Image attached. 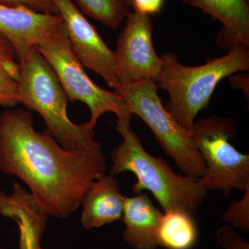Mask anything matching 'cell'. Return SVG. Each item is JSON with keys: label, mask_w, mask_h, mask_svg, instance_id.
<instances>
[{"label": "cell", "mask_w": 249, "mask_h": 249, "mask_svg": "<svg viewBox=\"0 0 249 249\" xmlns=\"http://www.w3.org/2000/svg\"><path fill=\"white\" fill-rule=\"evenodd\" d=\"M107 170L101 142L78 150L61 146L47 129L37 132L29 111L0 115V171L20 178L49 216L66 219L92 181Z\"/></svg>", "instance_id": "cell-1"}, {"label": "cell", "mask_w": 249, "mask_h": 249, "mask_svg": "<svg viewBox=\"0 0 249 249\" xmlns=\"http://www.w3.org/2000/svg\"><path fill=\"white\" fill-rule=\"evenodd\" d=\"M115 128L123 139L111 152L109 173L114 176L133 173L137 181L132 191L135 194L150 192L165 212L179 211L192 215L197 212L208 191L199 179L175 173L166 160L149 154L131 124L116 121Z\"/></svg>", "instance_id": "cell-2"}, {"label": "cell", "mask_w": 249, "mask_h": 249, "mask_svg": "<svg viewBox=\"0 0 249 249\" xmlns=\"http://www.w3.org/2000/svg\"><path fill=\"white\" fill-rule=\"evenodd\" d=\"M227 52L196 67L182 65L173 52L161 55L163 67L157 85L168 93L169 101L165 107L188 132L199 111L209 106L219 82L249 70V46L236 45Z\"/></svg>", "instance_id": "cell-3"}, {"label": "cell", "mask_w": 249, "mask_h": 249, "mask_svg": "<svg viewBox=\"0 0 249 249\" xmlns=\"http://www.w3.org/2000/svg\"><path fill=\"white\" fill-rule=\"evenodd\" d=\"M20 64L18 101L38 113L47 129L64 148H85L96 142L95 132L88 124H75L67 112L66 93L56 73L37 47Z\"/></svg>", "instance_id": "cell-4"}, {"label": "cell", "mask_w": 249, "mask_h": 249, "mask_svg": "<svg viewBox=\"0 0 249 249\" xmlns=\"http://www.w3.org/2000/svg\"><path fill=\"white\" fill-rule=\"evenodd\" d=\"M190 133L206 165L199 181L206 191H220L227 197L233 190L249 189V155L229 142L237 134L234 119L218 116L198 119Z\"/></svg>", "instance_id": "cell-5"}, {"label": "cell", "mask_w": 249, "mask_h": 249, "mask_svg": "<svg viewBox=\"0 0 249 249\" xmlns=\"http://www.w3.org/2000/svg\"><path fill=\"white\" fill-rule=\"evenodd\" d=\"M37 49L56 73L69 101H78L88 106L89 121L94 129L99 118L107 112L117 116L118 122L131 124L133 114L119 93L111 92L93 83L84 67L72 52L64 24L39 42Z\"/></svg>", "instance_id": "cell-6"}, {"label": "cell", "mask_w": 249, "mask_h": 249, "mask_svg": "<svg viewBox=\"0 0 249 249\" xmlns=\"http://www.w3.org/2000/svg\"><path fill=\"white\" fill-rule=\"evenodd\" d=\"M159 85L152 80L119 87L115 90L136 114L151 129L163 151L172 157L183 175L202 178L206 165L191 133L167 110L159 95Z\"/></svg>", "instance_id": "cell-7"}, {"label": "cell", "mask_w": 249, "mask_h": 249, "mask_svg": "<svg viewBox=\"0 0 249 249\" xmlns=\"http://www.w3.org/2000/svg\"><path fill=\"white\" fill-rule=\"evenodd\" d=\"M152 30L150 16L134 10L129 11L114 52L119 87L142 80H152L157 84L163 60L154 47Z\"/></svg>", "instance_id": "cell-8"}, {"label": "cell", "mask_w": 249, "mask_h": 249, "mask_svg": "<svg viewBox=\"0 0 249 249\" xmlns=\"http://www.w3.org/2000/svg\"><path fill=\"white\" fill-rule=\"evenodd\" d=\"M72 52L84 67L100 75L108 86L119 88L114 52L106 45L92 24L85 18L73 0H53Z\"/></svg>", "instance_id": "cell-9"}, {"label": "cell", "mask_w": 249, "mask_h": 249, "mask_svg": "<svg viewBox=\"0 0 249 249\" xmlns=\"http://www.w3.org/2000/svg\"><path fill=\"white\" fill-rule=\"evenodd\" d=\"M62 24L60 14H42L0 4V34L11 42L19 62Z\"/></svg>", "instance_id": "cell-10"}, {"label": "cell", "mask_w": 249, "mask_h": 249, "mask_svg": "<svg viewBox=\"0 0 249 249\" xmlns=\"http://www.w3.org/2000/svg\"><path fill=\"white\" fill-rule=\"evenodd\" d=\"M0 214L17 223L19 249H41L49 216L30 192L17 183L11 194L0 190Z\"/></svg>", "instance_id": "cell-11"}, {"label": "cell", "mask_w": 249, "mask_h": 249, "mask_svg": "<svg viewBox=\"0 0 249 249\" xmlns=\"http://www.w3.org/2000/svg\"><path fill=\"white\" fill-rule=\"evenodd\" d=\"M124 197L115 176L105 173L92 181L82 201V227L98 229L121 219Z\"/></svg>", "instance_id": "cell-12"}, {"label": "cell", "mask_w": 249, "mask_h": 249, "mask_svg": "<svg viewBox=\"0 0 249 249\" xmlns=\"http://www.w3.org/2000/svg\"><path fill=\"white\" fill-rule=\"evenodd\" d=\"M163 213L144 192L124 197L123 219L124 242L133 249H157Z\"/></svg>", "instance_id": "cell-13"}, {"label": "cell", "mask_w": 249, "mask_h": 249, "mask_svg": "<svg viewBox=\"0 0 249 249\" xmlns=\"http://www.w3.org/2000/svg\"><path fill=\"white\" fill-rule=\"evenodd\" d=\"M215 18L222 24L217 36L221 48L249 47V0H184Z\"/></svg>", "instance_id": "cell-14"}, {"label": "cell", "mask_w": 249, "mask_h": 249, "mask_svg": "<svg viewBox=\"0 0 249 249\" xmlns=\"http://www.w3.org/2000/svg\"><path fill=\"white\" fill-rule=\"evenodd\" d=\"M197 240V228L192 214L179 211L163 213L158 232L159 246L165 249H191Z\"/></svg>", "instance_id": "cell-15"}, {"label": "cell", "mask_w": 249, "mask_h": 249, "mask_svg": "<svg viewBox=\"0 0 249 249\" xmlns=\"http://www.w3.org/2000/svg\"><path fill=\"white\" fill-rule=\"evenodd\" d=\"M20 64L11 42L0 34V106L14 107L18 104V85Z\"/></svg>", "instance_id": "cell-16"}, {"label": "cell", "mask_w": 249, "mask_h": 249, "mask_svg": "<svg viewBox=\"0 0 249 249\" xmlns=\"http://www.w3.org/2000/svg\"><path fill=\"white\" fill-rule=\"evenodd\" d=\"M83 15L96 19L106 27L117 29L127 17L130 0H76Z\"/></svg>", "instance_id": "cell-17"}, {"label": "cell", "mask_w": 249, "mask_h": 249, "mask_svg": "<svg viewBox=\"0 0 249 249\" xmlns=\"http://www.w3.org/2000/svg\"><path fill=\"white\" fill-rule=\"evenodd\" d=\"M240 200H233L223 214L222 219L231 227L245 232L249 231V188Z\"/></svg>", "instance_id": "cell-18"}, {"label": "cell", "mask_w": 249, "mask_h": 249, "mask_svg": "<svg viewBox=\"0 0 249 249\" xmlns=\"http://www.w3.org/2000/svg\"><path fill=\"white\" fill-rule=\"evenodd\" d=\"M0 4L26 8L42 14H59L53 0H0Z\"/></svg>", "instance_id": "cell-19"}, {"label": "cell", "mask_w": 249, "mask_h": 249, "mask_svg": "<svg viewBox=\"0 0 249 249\" xmlns=\"http://www.w3.org/2000/svg\"><path fill=\"white\" fill-rule=\"evenodd\" d=\"M217 242L225 249H249V244L231 226H225L217 231Z\"/></svg>", "instance_id": "cell-20"}, {"label": "cell", "mask_w": 249, "mask_h": 249, "mask_svg": "<svg viewBox=\"0 0 249 249\" xmlns=\"http://www.w3.org/2000/svg\"><path fill=\"white\" fill-rule=\"evenodd\" d=\"M130 3L134 11L150 16L160 14L164 5V0H130Z\"/></svg>", "instance_id": "cell-21"}, {"label": "cell", "mask_w": 249, "mask_h": 249, "mask_svg": "<svg viewBox=\"0 0 249 249\" xmlns=\"http://www.w3.org/2000/svg\"><path fill=\"white\" fill-rule=\"evenodd\" d=\"M0 249H1V247H0Z\"/></svg>", "instance_id": "cell-22"}]
</instances>
